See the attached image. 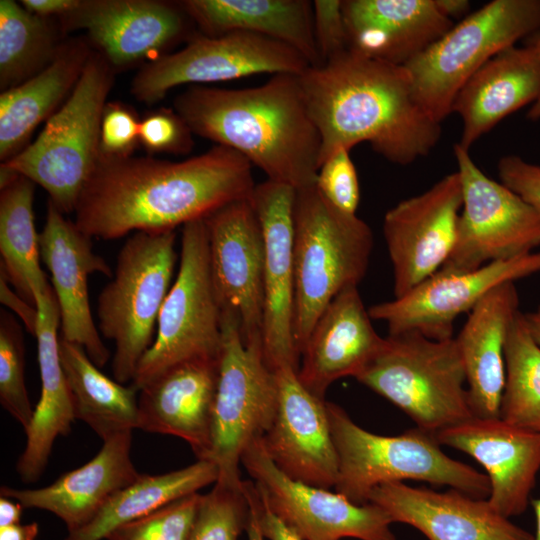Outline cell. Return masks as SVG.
<instances>
[{"mask_svg": "<svg viewBox=\"0 0 540 540\" xmlns=\"http://www.w3.org/2000/svg\"><path fill=\"white\" fill-rule=\"evenodd\" d=\"M439 12L449 20L465 18L470 9L468 0H434Z\"/></svg>", "mask_w": 540, "mask_h": 540, "instance_id": "52", "label": "cell"}, {"mask_svg": "<svg viewBox=\"0 0 540 540\" xmlns=\"http://www.w3.org/2000/svg\"><path fill=\"white\" fill-rule=\"evenodd\" d=\"M278 400L274 419L261 438L265 451L289 478L314 487L335 488L338 457L327 413V401L309 392L297 370H275Z\"/></svg>", "mask_w": 540, "mask_h": 540, "instance_id": "19", "label": "cell"}, {"mask_svg": "<svg viewBox=\"0 0 540 540\" xmlns=\"http://www.w3.org/2000/svg\"><path fill=\"white\" fill-rule=\"evenodd\" d=\"M23 508L20 502L0 496V527L19 524Z\"/></svg>", "mask_w": 540, "mask_h": 540, "instance_id": "51", "label": "cell"}, {"mask_svg": "<svg viewBox=\"0 0 540 540\" xmlns=\"http://www.w3.org/2000/svg\"><path fill=\"white\" fill-rule=\"evenodd\" d=\"M0 301L3 305L10 308L21 319L26 330L35 336L38 309L36 306L28 303L15 290L3 274L0 273Z\"/></svg>", "mask_w": 540, "mask_h": 540, "instance_id": "46", "label": "cell"}, {"mask_svg": "<svg viewBox=\"0 0 540 540\" xmlns=\"http://www.w3.org/2000/svg\"><path fill=\"white\" fill-rule=\"evenodd\" d=\"M218 475V467L211 460H197L185 468L160 475L140 474L116 492L90 522L68 532L64 540L106 539L117 527L216 483Z\"/></svg>", "mask_w": 540, "mask_h": 540, "instance_id": "34", "label": "cell"}, {"mask_svg": "<svg viewBox=\"0 0 540 540\" xmlns=\"http://www.w3.org/2000/svg\"><path fill=\"white\" fill-rule=\"evenodd\" d=\"M326 406L338 457L334 489L348 500L365 504L375 487L404 480L446 485L474 498H488V477L449 457L434 433L415 427L395 436L378 435L357 425L339 405L327 401Z\"/></svg>", "mask_w": 540, "mask_h": 540, "instance_id": "5", "label": "cell"}, {"mask_svg": "<svg viewBox=\"0 0 540 540\" xmlns=\"http://www.w3.org/2000/svg\"><path fill=\"white\" fill-rule=\"evenodd\" d=\"M222 308L211 274L205 218L182 227L180 265L161 307L156 338L141 358L132 385L138 390L179 363L219 359Z\"/></svg>", "mask_w": 540, "mask_h": 540, "instance_id": "11", "label": "cell"}, {"mask_svg": "<svg viewBox=\"0 0 540 540\" xmlns=\"http://www.w3.org/2000/svg\"><path fill=\"white\" fill-rule=\"evenodd\" d=\"M115 69L91 52L80 78L36 140L2 164L38 184L64 215L75 211L97 165L100 129Z\"/></svg>", "mask_w": 540, "mask_h": 540, "instance_id": "6", "label": "cell"}, {"mask_svg": "<svg viewBox=\"0 0 540 540\" xmlns=\"http://www.w3.org/2000/svg\"><path fill=\"white\" fill-rule=\"evenodd\" d=\"M256 488V486H255ZM256 505L259 525L265 539L268 540H303L286 526L265 504L256 488Z\"/></svg>", "mask_w": 540, "mask_h": 540, "instance_id": "47", "label": "cell"}, {"mask_svg": "<svg viewBox=\"0 0 540 540\" xmlns=\"http://www.w3.org/2000/svg\"><path fill=\"white\" fill-rule=\"evenodd\" d=\"M349 49L404 66L454 24L434 0H342Z\"/></svg>", "mask_w": 540, "mask_h": 540, "instance_id": "27", "label": "cell"}, {"mask_svg": "<svg viewBox=\"0 0 540 540\" xmlns=\"http://www.w3.org/2000/svg\"><path fill=\"white\" fill-rule=\"evenodd\" d=\"M219 359H194L167 369L139 390L138 429L179 437L197 460H209Z\"/></svg>", "mask_w": 540, "mask_h": 540, "instance_id": "24", "label": "cell"}, {"mask_svg": "<svg viewBox=\"0 0 540 540\" xmlns=\"http://www.w3.org/2000/svg\"><path fill=\"white\" fill-rule=\"evenodd\" d=\"M371 320L358 287L346 288L331 300L300 353L297 375L309 392L325 400L333 382L355 378L365 368L384 340Z\"/></svg>", "mask_w": 540, "mask_h": 540, "instance_id": "25", "label": "cell"}, {"mask_svg": "<svg viewBox=\"0 0 540 540\" xmlns=\"http://www.w3.org/2000/svg\"><path fill=\"white\" fill-rule=\"evenodd\" d=\"M540 94V51L533 38L524 47L506 48L489 59L462 86L452 113L462 120L458 144L470 147L501 120Z\"/></svg>", "mask_w": 540, "mask_h": 540, "instance_id": "28", "label": "cell"}, {"mask_svg": "<svg viewBox=\"0 0 540 540\" xmlns=\"http://www.w3.org/2000/svg\"><path fill=\"white\" fill-rule=\"evenodd\" d=\"M60 20L63 29H84L116 70L156 56L185 35L191 19L179 3L80 0Z\"/></svg>", "mask_w": 540, "mask_h": 540, "instance_id": "22", "label": "cell"}, {"mask_svg": "<svg viewBox=\"0 0 540 540\" xmlns=\"http://www.w3.org/2000/svg\"><path fill=\"white\" fill-rule=\"evenodd\" d=\"M205 222L211 274L221 308L237 314L245 341L262 338L264 239L250 198L217 209Z\"/></svg>", "mask_w": 540, "mask_h": 540, "instance_id": "18", "label": "cell"}, {"mask_svg": "<svg viewBox=\"0 0 540 540\" xmlns=\"http://www.w3.org/2000/svg\"><path fill=\"white\" fill-rule=\"evenodd\" d=\"M355 379L406 413L416 427L437 432L474 417L455 337L417 332L388 335Z\"/></svg>", "mask_w": 540, "mask_h": 540, "instance_id": "7", "label": "cell"}, {"mask_svg": "<svg viewBox=\"0 0 540 540\" xmlns=\"http://www.w3.org/2000/svg\"><path fill=\"white\" fill-rule=\"evenodd\" d=\"M500 182L518 194L540 216V165L507 155L498 162Z\"/></svg>", "mask_w": 540, "mask_h": 540, "instance_id": "45", "label": "cell"}, {"mask_svg": "<svg viewBox=\"0 0 540 540\" xmlns=\"http://www.w3.org/2000/svg\"><path fill=\"white\" fill-rule=\"evenodd\" d=\"M531 504H532L534 514H535V519H536V531H535V534L533 535L534 536L533 540H540V498L533 499L531 501Z\"/></svg>", "mask_w": 540, "mask_h": 540, "instance_id": "55", "label": "cell"}, {"mask_svg": "<svg viewBox=\"0 0 540 540\" xmlns=\"http://www.w3.org/2000/svg\"><path fill=\"white\" fill-rule=\"evenodd\" d=\"M38 309L35 332L41 394L26 432V445L16 470L26 483L44 472L56 438L67 435L75 420L74 404L59 356L60 313L52 286L34 294Z\"/></svg>", "mask_w": 540, "mask_h": 540, "instance_id": "30", "label": "cell"}, {"mask_svg": "<svg viewBox=\"0 0 540 540\" xmlns=\"http://www.w3.org/2000/svg\"><path fill=\"white\" fill-rule=\"evenodd\" d=\"M463 204L453 250L440 270L464 272L534 252L540 216L518 194L483 173L458 143L454 146Z\"/></svg>", "mask_w": 540, "mask_h": 540, "instance_id": "12", "label": "cell"}, {"mask_svg": "<svg viewBox=\"0 0 540 540\" xmlns=\"http://www.w3.org/2000/svg\"><path fill=\"white\" fill-rule=\"evenodd\" d=\"M250 519V505L244 485L216 482L201 495L190 540H238Z\"/></svg>", "mask_w": 540, "mask_h": 540, "instance_id": "38", "label": "cell"}, {"mask_svg": "<svg viewBox=\"0 0 540 540\" xmlns=\"http://www.w3.org/2000/svg\"><path fill=\"white\" fill-rule=\"evenodd\" d=\"M277 400L276 375L266 361L262 338L245 341L237 314L223 309L209 457L218 467L216 482L235 487L243 484L242 455L270 428Z\"/></svg>", "mask_w": 540, "mask_h": 540, "instance_id": "10", "label": "cell"}, {"mask_svg": "<svg viewBox=\"0 0 540 540\" xmlns=\"http://www.w3.org/2000/svg\"><path fill=\"white\" fill-rule=\"evenodd\" d=\"M12 0L0 1V87H15L46 68L57 55L58 28Z\"/></svg>", "mask_w": 540, "mask_h": 540, "instance_id": "36", "label": "cell"}, {"mask_svg": "<svg viewBox=\"0 0 540 540\" xmlns=\"http://www.w3.org/2000/svg\"><path fill=\"white\" fill-rule=\"evenodd\" d=\"M505 364L500 418L517 427L540 432V346L531 336L521 311L507 335Z\"/></svg>", "mask_w": 540, "mask_h": 540, "instance_id": "37", "label": "cell"}, {"mask_svg": "<svg viewBox=\"0 0 540 540\" xmlns=\"http://www.w3.org/2000/svg\"><path fill=\"white\" fill-rule=\"evenodd\" d=\"M296 189L273 180L257 184L250 197L264 239V315L262 341L266 361L275 370L298 371L293 337L294 207Z\"/></svg>", "mask_w": 540, "mask_h": 540, "instance_id": "17", "label": "cell"}, {"mask_svg": "<svg viewBox=\"0 0 540 540\" xmlns=\"http://www.w3.org/2000/svg\"><path fill=\"white\" fill-rule=\"evenodd\" d=\"M310 64L293 47L244 31L217 36L198 35L181 50L162 54L145 64L131 83L140 102L154 104L172 88L208 84L255 74H302Z\"/></svg>", "mask_w": 540, "mask_h": 540, "instance_id": "13", "label": "cell"}, {"mask_svg": "<svg viewBox=\"0 0 540 540\" xmlns=\"http://www.w3.org/2000/svg\"><path fill=\"white\" fill-rule=\"evenodd\" d=\"M255 186L252 164L222 145L179 162L99 155L77 202L74 223L89 237L103 240L138 231H173L249 199Z\"/></svg>", "mask_w": 540, "mask_h": 540, "instance_id": "1", "label": "cell"}, {"mask_svg": "<svg viewBox=\"0 0 540 540\" xmlns=\"http://www.w3.org/2000/svg\"><path fill=\"white\" fill-rule=\"evenodd\" d=\"M514 283L506 282L491 290L469 312L455 337L474 417L500 418L506 380L505 344L509 329L520 311Z\"/></svg>", "mask_w": 540, "mask_h": 540, "instance_id": "29", "label": "cell"}, {"mask_svg": "<svg viewBox=\"0 0 540 540\" xmlns=\"http://www.w3.org/2000/svg\"><path fill=\"white\" fill-rule=\"evenodd\" d=\"M368 502L379 506L391 522L410 525L429 540H533L527 530L496 512L487 499L456 489L438 492L404 482L375 487Z\"/></svg>", "mask_w": 540, "mask_h": 540, "instance_id": "23", "label": "cell"}, {"mask_svg": "<svg viewBox=\"0 0 540 540\" xmlns=\"http://www.w3.org/2000/svg\"><path fill=\"white\" fill-rule=\"evenodd\" d=\"M22 327L6 310L0 311V403L26 430L33 418L25 385Z\"/></svg>", "mask_w": 540, "mask_h": 540, "instance_id": "39", "label": "cell"}, {"mask_svg": "<svg viewBox=\"0 0 540 540\" xmlns=\"http://www.w3.org/2000/svg\"><path fill=\"white\" fill-rule=\"evenodd\" d=\"M39 244L59 306L60 336L81 346L97 367H103L110 352L92 317L88 277L93 273L112 277L111 267L93 250L92 238L50 201Z\"/></svg>", "mask_w": 540, "mask_h": 540, "instance_id": "20", "label": "cell"}, {"mask_svg": "<svg viewBox=\"0 0 540 540\" xmlns=\"http://www.w3.org/2000/svg\"><path fill=\"white\" fill-rule=\"evenodd\" d=\"M243 485L250 505V519L246 529L248 540H265L259 525L255 484L253 481H243Z\"/></svg>", "mask_w": 540, "mask_h": 540, "instance_id": "49", "label": "cell"}, {"mask_svg": "<svg viewBox=\"0 0 540 540\" xmlns=\"http://www.w3.org/2000/svg\"><path fill=\"white\" fill-rule=\"evenodd\" d=\"M524 319L531 336L540 346V305L535 310L524 313Z\"/></svg>", "mask_w": 540, "mask_h": 540, "instance_id": "53", "label": "cell"}, {"mask_svg": "<svg viewBox=\"0 0 540 540\" xmlns=\"http://www.w3.org/2000/svg\"><path fill=\"white\" fill-rule=\"evenodd\" d=\"M462 204L461 179L455 171L386 212L382 229L393 269L394 298L442 268L456 241Z\"/></svg>", "mask_w": 540, "mask_h": 540, "instance_id": "16", "label": "cell"}, {"mask_svg": "<svg viewBox=\"0 0 540 540\" xmlns=\"http://www.w3.org/2000/svg\"><path fill=\"white\" fill-rule=\"evenodd\" d=\"M313 31L322 64L349 49L342 0H315Z\"/></svg>", "mask_w": 540, "mask_h": 540, "instance_id": "44", "label": "cell"}, {"mask_svg": "<svg viewBox=\"0 0 540 540\" xmlns=\"http://www.w3.org/2000/svg\"><path fill=\"white\" fill-rule=\"evenodd\" d=\"M131 446L132 431L120 432L104 440L90 461L52 484L37 489L2 486L0 495L20 502L24 508L51 512L65 523L68 532L75 531L140 476L131 459Z\"/></svg>", "mask_w": 540, "mask_h": 540, "instance_id": "26", "label": "cell"}, {"mask_svg": "<svg viewBox=\"0 0 540 540\" xmlns=\"http://www.w3.org/2000/svg\"><path fill=\"white\" fill-rule=\"evenodd\" d=\"M139 123L132 111L123 104L107 103L101 120L100 155L131 156L139 143Z\"/></svg>", "mask_w": 540, "mask_h": 540, "instance_id": "43", "label": "cell"}, {"mask_svg": "<svg viewBox=\"0 0 540 540\" xmlns=\"http://www.w3.org/2000/svg\"><path fill=\"white\" fill-rule=\"evenodd\" d=\"M440 445L462 451L486 471L491 507L506 518L522 514L540 470V432L501 418L471 417L435 434Z\"/></svg>", "mask_w": 540, "mask_h": 540, "instance_id": "21", "label": "cell"}, {"mask_svg": "<svg viewBox=\"0 0 540 540\" xmlns=\"http://www.w3.org/2000/svg\"><path fill=\"white\" fill-rule=\"evenodd\" d=\"M532 36L535 39L540 51V31L533 34ZM527 117L533 121L540 120V94L536 101L532 104L529 112L527 113Z\"/></svg>", "mask_w": 540, "mask_h": 540, "instance_id": "54", "label": "cell"}, {"mask_svg": "<svg viewBox=\"0 0 540 540\" xmlns=\"http://www.w3.org/2000/svg\"><path fill=\"white\" fill-rule=\"evenodd\" d=\"M315 187L337 209L356 214L360 186L349 150L338 149L323 161L317 172Z\"/></svg>", "mask_w": 540, "mask_h": 540, "instance_id": "41", "label": "cell"}, {"mask_svg": "<svg viewBox=\"0 0 540 540\" xmlns=\"http://www.w3.org/2000/svg\"><path fill=\"white\" fill-rule=\"evenodd\" d=\"M39 533L37 522L0 527V540H36Z\"/></svg>", "mask_w": 540, "mask_h": 540, "instance_id": "50", "label": "cell"}, {"mask_svg": "<svg viewBox=\"0 0 540 540\" xmlns=\"http://www.w3.org/2000/svg\"><path fill=\"white\" fill-rule=\"evenodd\" d=\"M200 494L193 493L123 524L106 540H190Z\"/></svg>", "mask_w": 540, "mask_h": 540, "instance_id": "40", "label": "cell"}, {"mask_svg": "<svg viewBox=\"0 0 540 540\" xmlns=\"http://www.w3.org/2000/svg\"><path fill=\"white\" fill-rule=\"evenodd\" d=\"M34 183L19 175L0 188V273L28 303L51 285L40 266L39 234L34 225Z\"/></svg>", "mask_w": 540, "mask_h": 540, "instance_id": "35", "label": "cell"}, {"mask_svg": "<svg viewBox=\"0 0 540 540\" xmlns=\"http://www.w3.org/2000/svg\"><path fill=\"white\" fill-rule=\"evenodd\" d=\"M88 39L63 42L53 61L35 76L0 96V158L23 148L33 130L48 120L77 84L92 52Z\"/></svg>", "mask_w": 540, "mask_h": 540, "instance_id": "32", "label": "cell"}, {"mask_svg": "<svg viewBox=\"0 0 540 540\" xmlns=\"http://www.w3.org/2000/svg\"><path fill=\"white\" fill-rule=\"evenodd\" d=\"M179 4L204 35L255 33L293 47L310 66L322 64L314 39L312 1L185 0Z\"/></svg>", "mask_w": 540, "mask_h": 540, "instance_id": "31", "label": "cell"}, {"mask_svg": "<svg viewBox=\"0 0 540 540\" xmlns=\"http://www.w3.org/2000/svg\"><path fill=\"white\" fill-rule=\"evenodd\" d=\"M175 231H138L121 247L114 276L97 299L98 330L115 344L113 376L133 380L153 343L161 307L177 261Z\"/></svg>", "mask_w": 540, "mask_h": 540, "instance_id": "8", "label": "cell"}, {"mask_svg": "<svg viewBox=\"0 0 540 540\" xmlns=\"http://www.w3.org/2000/svg\"><path fill=\"white\" fill-rule=\"evenodd\" d=\"M192 134L184 120L170 110L151 113L139 123V143L153 153H187L193 145Z\"/></svg>", "mask_w": 540, "mask_h": 540, "instance_id": "42", "label": "cell"}, {"mask_svg": "<svg viewBox=\"0 0 540 540\" xmlns=\"http://www.w3.org/2000/svg\"><path fill=\"white\" fill-rule=\"evenodd\" d=\"M60 362L71 391L75 419L101 439L138 428L139 390L104 375L85 350L59 336Z\"/></svg>", "mask_w": 540, "mask_h": 540, "instance_id": "33", "label": "cell"}, {"mask_svg": "<svg viewBox=\"0 0 540 540\" xmlns=\"http://www.w3.org/2000/svg\"><path fill=\"white\" fill-rule=\"evenodd\" d=\"M298 77L321 139L320 166L334 151L362 142L391 163L409 165L440 140L441 123L415 100L404 66L347 49Z\"/></svg>", "mask_w": 540, "mask_h": 540, "instance_id": "2", "label": "cell"}, {"mask_svg": "<svg viewBox=\"0 0 540 540\" xmlns=\"http://www.w3.org/2000/svg\"><path fill=\"white\" fill-rule=\"evenodd\" d=\"M373 243L369 225L334 207L315 185L296 191L293 337L299 357L326 306L365 277Z\"/></svg>", "mask_w": 540, "mask_h": 540, "instance_id": "4", "label": "cell"}, {"mask_svg": "<svg viewBox=\"0 0 540 540\" xmlns=\"http://www.w3.org/2000/svg\"><path fill=\"white\" fill-rule=\"evenodd\" d=\"M540 30V0H493L404 65L420 107L441 123L465 82L489 59Z\"/></svg>", "mask_w": 540, "mask_h": 540, "instance_id": "9", "label": "cell"}, {"mask_svg": "<svg viewBox=\"0 0 540 540\" xmlns=\"http://www.w3.org/2000/svg\"><path fill=\"white\" fill-rule=\"evenodd\" d=\"M241 464L267 507L303 540H396L379 506L356 504L336 491L289 478L272 462L261 438L247 447Z\"/></svg>", "mask_w": 540, "mask_h": 540, "instance_id": "14", "label": "cell"}, {"mask_svg": "<svg viewBox=\"0 0 540 540\" xmlns=\"http://www.w3.org/2000/svg\"><path fill=\"white\" fill-rule=\"evenodd\" d=\"M540 272V251L464 272L439 270L405 295L371 306L388 335L417 332L432 340L453 338L455 320L469 313L491 290Z\"/></svg>", "mask_w": 540, "mask_h": 540, "instance_id": "15", "label": "cell"}, {"mask_svg": "<svg viewBox=\"0 0 540 540\" xmlns=\"http://www.w3.org/2000/svg\"><path fill=\"white\" fill-rule=\"evenodd\" d=\"M298 76L275 74L244 89L192 85L176 97L175 112L192 133L235 150L267 179L296 190L311 187L321 139Z\"/></svg>", "mask_w": 540, "mask_h": 540, "instance_id": "3", "label": "cell"}, {"mask_svg": "<svg viewBox=\"0 0 540 540\" xmlns=\"http://www.w3.org/2000/svg\"><path fill=\"white\" fill-rule=\"evenodd\" d=\"M80 0H22L20 4L29 12L41 17H63L73 11Z\"/></svg>", "mask_w": 540, "mask_h": 540, "instance_id": "48", "label": "cell"}]
</instances>
